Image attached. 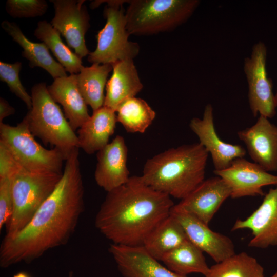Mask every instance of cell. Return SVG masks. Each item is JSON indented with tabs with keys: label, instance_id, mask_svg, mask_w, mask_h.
Wrapping results in <instances>:
<instances>
[{
	"label": "cell",
	"instance_id": "6da1fadb",
	"mask_svg": "<svg viewBox=\"0 0 277 277\" xmlns=\"http://www.w3.org/2000/svg\"><path fill=\"white\" fill-rule=\"evenodd\" d=\"M79 148L66 160L63 175L52 194L30 222L0 245V266L31 263L48 250L64 246L74 232L85 209Z\"/></svg>",
	"mask_w": 277,
	"mask_h": 277
},
{
	"label": "cell",
	"instance_id": "7a4b0ae2",
	"mask_svg": "<svg viewBox=\"0 0 277 277\" xmlns=\"http://www.w3.org/2000/svg\"><path fill=\"white\" fill-rule=\"evenodd\" d=\"M174 205L170 196L147 185L141 176H132L107 192L95 216V226L112 244L143 246Z\"/></svg>",
	"mask_w": 277,
	"mask_h": 277
},
{
	"label": "cell",
	"instance_id": "3957f363",
	"mask_svg": "<svg viewBox=\"0 0 277 277\" xmlns=\"http://www.w3.org/2000/svg\"><path fill=\"white\" fill-rule=\"evenodd\" d=\"M208 154L199 142L170 148L148 159L141 177L154 190L181 200L205 180Z\"/></svg>",
	"mask_w": 277,
	"mask_h": 277
},
{
	"label": "cell",
	"instance_id": "277c9868",
	"mask_svg": "<svg viewBox=\"0 0 277 277\" xmlns=\"http://www.w3.org/2000/svg\"><path fill=\"white\" fill-rule=\"evenodd\" d=\"M31 96L32 107L23 121L34 137L57 149L66 160L75 149L79 148L77 135L50 96L46 83L35 84Z\"/></svg>",
	"mask_w": 277,
	"mask_h": 277
},
{
	"label": "cell",
	"instance_id": "5b68a950",
	"mask_svg": "<svg viewBox=\"0 0 277 277\" xmlns=\"http://www.w3.org/2000/svg\"><path fill=\"white\" fill-rule=\"evenodd\" d=\"M199 0H132L125 11L130 35H148L171 31L186 22Z\"/></svg>",
	"mask_w": 277,
	"mask_h": 277
},
{
	"label": "cell",
	"instance_id": "8992f818",
	"mask_svg": "<svg viewBox=\"0 0 277 277\" xmlns=\"http://www.w3.org/2000/svg\"><path fill=\"white\" fill-rule=\"evenodd\" d=\"M62 175L32 172L22 167L18 169L11 178L13 211L5 226V235L15 234L26 226L53 192Z\"/></svg>",
	"mask_w": 277,
	"mask_h": 277
},
{
	"label": "cell",
	"instance_id": "52a82bcc",
	"mask_svg": "<svg viewBox=\"0 0 277 277\" xmlns=\"http://www.w3.org/2000/svg\"><path fill=\"white\" fill-rule=\"evenodd\" d=\"M129 1H95L90 7L94 9L106 3L103 15L106 19L104 27L97 35L95 49L88 55V61L92 64H109L125 60H134L138 54V43L129 41L130 35L127 29L125 11L123 4Z\"/></svg>",
	"mask_w": 277,
	"mask_h": 277
},
{
	"label": "cell",
	"instance_id": "ba28073f",
	"mask_svg": "<svg viewBox=\"0 0 277 277\" xmlns=\"http://www.w3.org/2000/svg\"><path fill=\"white\" fill-rule=\"evenodd\" d=\"M0 141L10 150L24 169L36 172L63 173L64 154L57 149L41 145L22 121L16 126L0 123Z\"/></svg>",
	"mask_w": 277,
	"mask_h": 277
},
{
	"label": "cell",
	"instance_id": "9c48e42d",
	"mask_svg": "<svg viewBox=\"0 0 277 277\" xmlns=\"http://www.w3.org/2000/svg\"><path fill=\"white\" fill-rule=\"evenodd\" d=\"M267 55L265 44L259 42L253 46L250 57L245 58L244 71L248 87V98L253 116L258 114L268 118L276 113L275 94L271 80L266 69Z\"/></svg>",
	"mask_w": 277,
	"mask_h": 277
},
{
	"label": "cell",
	"instance_id": "30bf717a",
	"mask_svg": "<svg viewBox=\"0 0 277 277\" xmlns=\"http://www.w3.org/2000/svg\"><path fill=\"white\" fill-rule=\"evenodd\" d=\"M55 14L51 24L65 38L68 46L82 59L90 52L85 34L90 27L84 0H51Z\"/></svg>",
	"mask_w": 277,
	"mask_h": 277
},
{
	"label": "cell",
	"instance_id": "8fae6325",
	"mask_svg": "<svg viewBox=\"0 0 277 277\" xmlns=\"http://www.w3.org/2000/svg\"><path fill=\"white\" fill-rule=\"evenodd\" d=\"M213 172L229 186L232 199L263 196L264 186L277 185V175L244 157L235 159L227 168Z\"/></svg>",
	"mask_w": 277,
	"mask_h": 277
},
{
	"label": "cell",
	"instance_id": "7c38bea8",
	"mask_svg": "<svg viewBox=\"0 0 277 277\" xmlns=\"http://www.w3.org/2000/svg\"><path fill=\"white\" fill-rule=\"evenodd\" d=\"M170 214L182 226L188 240L208 254L216 263L234 255L232 241L227 236L214 232L208 225L174 205Z\"/></svg>",
	"mask_w": 277,
	"mask_h": 277
},
{
	"label": "cell",
	"instance_id": "4fadbf2b",
	"mask_svg": "<svg viewBox=\"0 0 277 277\" xmlns=\"http://www.w3.org/2000/svg\"><path fill=\"white\" fill-rule=\"evenodd\" d=\"M189 127L199 138V143L210 154L215 170L227 168L234 160L244 157L246 154V149L241 145L227 143L219 137L210 104L206 105L202 118L191 120Z\"/></svg>",
	"mask_w": 277,
	"mask_h": 277
},
{
	"label": "cell",
	"instance_id": "5bb4252c",
	"mask_svg": "<svg viewBox=\"0 0 277 277\" xmlns=\"http://www.w3.org/2000/svg\"><path fill=\"white\" fill-rule=\"evenodd\" d=\"M249 156L267 172L277 171V126L259 116L252 126L239 131Z\"/></svg>",
	"mask_w": 277,
	"mask_h": 277
},
{
	"label": "cell",
	"instance_id": "9a60e30c",
	"mask_svg": "<svg viewBox=\"0 0 277 277\" xmlns=\"http://www.w3.org/2000/svg\"><path fill=\"white\" fill-rule=\"evenodd\" d=\"M249 229L253 238L250 247L266 248L277 246V185L265 194L260 206L247 219L237 220L232 230Z\"/></svg>",
	"mask_w": 277,
	"mask_h": 277
},
{
	"label": "cell",
	"instance_id": "2e32d148",
	"mask_svg": "<svg viewBox=\"0 0 277 277\" xmlns=\"http://www.w3.org/2000/svg\"><path fill=\"white\" fill-rule=\"evenodd\" d=\"M231 189L216 176L205 180L174 206L208 225L223 202L230 197Z\"/></svg>",
	"mask_w": 277,
	"mask_h": 277
},
{
	"label": "cell",
	"instance_id": "e0dca14e",
	"mask_svg": "<svg viewBox=\"0 0 277 277\" xmlns=\"http://www.w3.org/2000/svg\"><path fill=\"white\" fill-rule=\"evenodd\" d=\"M128 148L124 137L116 135L96 153L94 179L107 192L125 184L130 178L127 165Z\"/></svg>",
	"mask_w": 277,
	"mask_h": 277
},
{
	"label": "cell",
	"instance_id": "ac0fdd59",
	"mask_svg": "<svg viewBox=\"0 0 277 277\" xmlns=\"http://www.w3.org/2000/svg\"><path fill=\"white\" fill-rule=\"evenodd\" d=\"M108 251L123 277H187L177 274L161 264L143 246L111 244Z\"/></svg>",
	"mask_w": 277,
	"mask_h": 277
},
{
	"label": "cell",
	"instance_id": "d6986e66",
	"mask_svg": "<svg viewBox=\"0 0 277 277\" xmlns=\"http://www.w3.org/2000/svg\"><path fill=\"white\" fill-rule=\"evenodd\" d=\"M112 74L107 81L104 105L116 112L127 100L135 97L143 89L133 60H125L112 65Z\"/></svg>",
	"mask_w": 277,
	"mask_h": 277
},
{
	"label": "cell",
	"instance_id": "ffe728a7",
	"mask_svg": "<svg viewBox=\"0 0 277 277\" xmlns=\"http://www.w3.org/2000/svg\"><path fill=\"white\" fill-rule=\"evenodd\" d=\"M47 89L52 99L62 106L64 115L74 131L90 117L87 105L78 87L76 74L54 79Z\"/></svg>",
	"mask_w": 277,
	"mask_h": 277
},
{
	"label": "cell",
	"instance_id": "44dd1931",
	"mask_svg": "<svg viewBox=\"0 0 277 277\" xmlns=\"http://www.w3.org/2000/svg\"><path fill=\"white\" fill-rule=\"evenodd\" d=\"M116 113L103 106L93 111L88 120L77 130L78 145L87 154H92L104 148L114 133Z\"/></svg>",
	"mask_w": 277,
	"mask_h": 277
},
{
	"label": "cell",
	"instance_id": "7402d4cb",
	"mask_svg": "<svg viewBox=\"0 0 277 277\" xmlns=\"http://www.w3.org/2000/svg\"><path fill=\"white\" fill-rule=\"evenodd\" d=\"M1 26L13 40L22 47V55L29 61V65L31 68H42L54 79L67 76L66 70L52 57L45 43H34L29 41L14 22L5 20L2 22Z\"/></svg>",
	"mask_w": 277,
	"mask_h": 277
},
{
	"label": "cell",
	"instance_id": "603a6c76",
	"mask_svg": "<svg viewBox=\"0 0 277 277\" xmlns=\"http://www.w3.org/2000/svg\"><path fill=\"white\" fill-rule=\"evenodd\" d=\"M188 241L181 224L170 214L150 233L143 246L153 258L161 261L167 253Z\"/></svg>",
	"mask_w": 277,
	"mask_h": 277
},
{
	"label": "cell",
	"instance_id": "cb8c5ba5",
	"mask_svg": "<svg viewBox=\"0 0 277 277\" xmlns=\"http://www.w3.org/2000/svg\"><path fill=\"white\" fill-rule=\"evenodd\" d=\"M112 69L111 64L93 63L89 67L83 66L76 74L79 90L85 103L93 111L104 105V89Z\"/></svg>",
	"mask_w": 277,
	"mask_h": 277
},
{
	"label": "cell",
	"instance_id": "d4e9b609",
	"mask_svg": "<svg viewBox=\"0 0 277 277\" xmlns=\"http://www.w3.org/2000/svg\"><path fill=\"white\" fill-rule=\"evenodd\" d=\"M203 252L189 240L165 254L161 262L171 271L183 275L209 271Z\"/></svg>",
	"mask_w": 277,
	"mask_h": 277
},
{
	"label": "cell",
	"instance_id": "484cf974",
	"mask_svg": "<svg viewBox=\"0 0 277 277\" xmlns=\"http://www.w3.org/2000/svg\"><path fill=\"white\" fill-rule=\"evenodd\" d=\"M34 36L46 44L58 63L70 74H78L83 66L82 59L63 42L61 34L45 20L38 22Z\"/></svg>",
	"mask_w": 277,
	"mask_h": 277
},
{
	"label": "cell",
	"instance_id": "4316f807",
	"mask_svg": "<svg viewBox=\"0 0 277 277\" xmlns=\"http://www.w3.org/2000/svg\"><path fill=\"white\" fill-rule=\"evenodd\" d=\"M116 113L117 122L130 133H144L156 116L155 111L147 102L136 97L123 102Z\"/></svg>",
	"mask_w": 277,
	"mask_h": 277
},
{
	"label": "cell",
	"instance_id": "83f0119b",
	"mask_svg": "<svg viewBox=\"0 0 277 277\" xmlns=\"http://www.w3.org/2000/svg\"><path fill=\"white\" fill-rule=\"evenodd\" d=\"M204 277H264L263 267L246 252L235 254L211 266Z\"/></svg>",
	"mask_w": 277,
	"mask_h": 277
},
{
	"label": "cell",
	"instance_id": "f1b7e54d",
	"mask_svg": "<svg viewBox=\"0 0 277 277\" xmlns=\"http://www.w3.org/2000/svg\"><path fill=\"white\" fill-rule=\"evenodd\" d=\"M22 63L16 62L10 64L0 62V80L5 82L10 91L26 105L28 110L32 107V97L26 91L19 78Z\"/></svg>",
	"mask_w": 277,
	"mask_h": 277
},
{
	"label": "cell",
	"instance_id": "f546056e",
	"mask_svg": "<svg viewBox=\"0 0 277 277\" xmlns=\"http://www.w3.org/2000/svg\"><path fill=\"white\" fill-rule=\"evenodd\" d=\"M5 9L13 18H33L43 15L48 3L45 0H7Z\"/></svg>",
	"mask_w": 277,
	"mask_h": 277
},
{
	"label": "cell",
	"instance_id": "4dcf8cb0",
	"mask_svg": "<svg viewBox=\"0 0 277 277\" xmlns=\"http://www.w3.org/2000/svg\"><path fill=\"white\" fill-rule=\"evenodd\" d=\"M13 211L11 179H0V230L9 223Z\"/></svg>",
	"mask_w": 277,
	"mask_h": 277
},
{
	"label": "cell",
	"instance_id": "1f68e13d",
	"mask_svg": "<svg viewBox=\"0 0 277 277\" xmlns=\"http://www.w3.org/2000/svg\"><path fill=\"white\" fill-rule=\"evenodd\" d=\"M21 167L8 148L0 141V179H11Z\"/></svg>",
	"mask_w": 277,
	"mask_h": 277
},
{
	"label": "cell",
	"instance_id": "d6a6232c",
	"mask_svg": "<svg viewBox=\"0 0 277 277\" xmlns=\"http://www.w3.org/2000/svg\"><path fill=\"white\" fill-rule=\"evenodd\" d=\"M15 112V109L11 106L7 101L3 97L0 98V123L3 120Z\"/></svg>",
	"mask_w": 277,
	"mask_h": 277
},
{
	"label": "cell",
	"instance_id": "836d02e7",
	"mask_svg": "<svg viewBox=\"0 0 277 277\" xmlns=\"http://www.w3.org/2000/svg\"><path fill=\"white\" fill-rule=\"evenodd\" d=\"M13 277H30V276L25 272H19L14 274Z\"/></svg>",
	"mask_w": 277,
	"mask_h": 277
},
{
	"label": "cell",
	"instance_id": "e575fe53",
	"mask_svg": "<svg viewBox=\"0 0 277 277\" xmlns=\"http://www.w3.org/2000/svg\"><path fill=\"white\" fill-rule=\"evenodd\" d=\"M68 277H74V273L72 271H70L69 272Z\"/></svg>",
	"mask_w": 277,
	"mask_h": 277
},
{
	"label": "cell",
	"instance_id": "d590c367",
	"mask_svg": "<svg viewBox=\"0 0 277 277\" xmlns=\"http://www.w3.org/2000/svg\"><path fill=\"white\" fill-rule=\"evenodd\" d=\"M275 98L276 104V105H277V88H276V93L275 94Z\"/></svg>",
	"mask_w": 277,
	"mask_h": 277
},
{
	"label": "cell",
	"instance_id": "8d00e7d4",
	"mask_svg": "<svg viewBox=\"0 0 277 277\" xmlns=\"http://www.w3.org/2000/svg\"><path fill=\"white\" fill-rule=\"evenodd\" d=\"M270 277H277V271H276V272L273 275H272Z\"/></svg>",
	"mask_w": 277,
	"mask_h": 277
}]
</instances>
